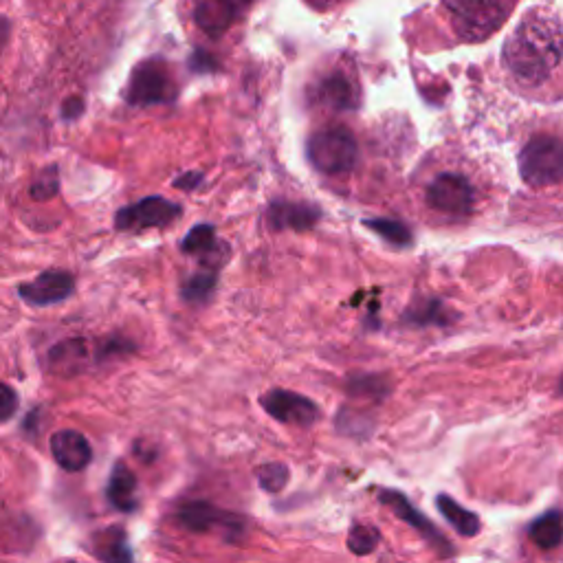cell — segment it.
Here are the masks:
<instances>
[{"label": "cell", "mask_w": 563, "mask_h": 563, "mask_svg": "<svg viewBox=\"0 0 563 563\" xmlns=\"http://www.w3.org/2000/svg\"><path fill=\"white\" fill-rule=\"evenodd\" d=\"M561 55V20L548 9H533L517 22L502 51L504 66L524 86L548 82L559 69Z\"/></svg>", "instance_id": "cell-1"}, {"label": "cell", "mask_w": 563, "mask_h": 563, "mask_svg": "<svg viewBox=\"0 0 563 563\" xmlns=\"http://www.w3.org/2000/svg\"><path fill=\"white\" fill-rule=\"evenodd\" d=\"M451 27L465 42L491 38L515 7V0H443Z\"/></svg>", "instance_id": "cell-2"}, {"label": "cell", "mask_w": 563, "mask_h": 563, "mask_svg": "<svg viewBox=\"0 0 563 563\" xmlns=\"http://www.w3.org/2000/svg\"><path fill=\"white\" fill-rule=\"evenodd\" d=\"M306 157L317 172L328 176L346 174L355 168L359 157L357 139L346 126L319 128L306 143Z\"/></svg>", "instance_id": "cell-3"}, {"label": "cell", "mask_w": 563, "mask_h": 563, "mask_svg": "<svg viewBox=\"0 0 563 563\" xmlns=\"http://www.w3.org/2000/svg\"><path fill=\"white\" fill-rule=\"evenodd\" d=\"M179 93L170 66L161 58H148L135 66L126 88V102L130 106L168 104Z\"/></svg>", "instance_id": "cell-4"}, {"label": "cell", "mask_w": 563, "mask_h": 563, "mask_svg": "<svg viewBox=\"0 0 563 563\" xmlns=\"http://www.w3.org/2000/svg\"><path fill=\"white\" fill-rule=\"evenodd\" d=\"M520 174L524 183L548 187L561 183L563 146L557 137L537 135L520 152Z\"/></svg>", "instance_id": "cell-5"}, {"label": "cell", "mask_w": 563, "mask_h": 563, "mask_svg": "<svg viewBox=\"0 0 563 563\" xmlns=\"http://www.w3.org/2000/svg\"><path fill=\"white\" fill-rule=\"evenodd\" d=\"M181 214V205L161 196H148L135 205L119 209L115 216V227L119 231H143L152 227H165L174 223Z\"/></svg>", "instance_id": "cell-6"}, {"label": "cell", "mask_w": 563, "mask_h": 563, "mask_svg": "<svg viewBox=\"0 0 563 563\" xmlns=\"http://www.w3.org/2000/svg\"><path fill=\"white\" fill-rule=\"evenodd\" d=\"M311 99L317 106L335 110V113H350L361 104V88L355 77L346 71H330L313 84Z\"/></svg>", "instance_id": "cell-7"}, {"label": "cell", "mask_w": 563, "mask_h": 563, "mask_svg": "<svg viewBox=\"0 0 563 563\" xmlns=\"http://www.w3.org/2000/svg\"><path fill=\"white\" fill-rule=\"evenodd\" d=\"M427 205L447 216H467L473 209V187L462 174H440L429 185Z\"/></svg>", "instance_id": "cell-8"}, {"label": "cell", "mask_w": 563, "mask_h": 563, "mask_svg": "<svg viewBox=\"0 0 563 563\" xmlns=\"http://www.w3.org/2000/svg\"><path fill=\"white\" fill-rule=\"evenodd\" d=\"M75 291L73 273L62 269L42 271L36 280L20 284L18 295L31 306H51L60 304Z\"/></svg>", "instance_id": "cell-9"}, {"label": "cell", "mask_w": 563, "mask_h": 563, "mask_svg": "<svg viewBox=\"0 0 563 563\" xmlns=\"http://www.w3.org/2000/svg\"><path fill=\"white\" fill-rule=\"evenodd\" d=\"M262 407L267 410V414L275 418V421H280L284 425L311 427L319 416L317 405L311 399L289 390L267 392L262 396Z\"/></svg>", "instance_id": "cell-10"}, {"label": "cell", "mask_w": 563, "mask_h": 563, "mask_svg": "<svg viewBox=\"0 0 563 563\" xmlns=\"http://www.w3.org/2000/svg\"><path fill=\"white\" fill-rule=\"evenodd\" d=\"M251 0H198L194 22L205 36L220 38L249 9Z\"/></svg>", "instance_id": "cell-11"}, {"label": "cell", "mask_w": 563, "mask_h": 563, "mask_svg": "<svg viewBox=\"0 0 563 563\" xmlns=\"http://www.w3.org/2000/svg\"><path fill=\"white\" fill-rule=\"evenodd\" d=\"M381 502L388 504L390 509L396 513V517H399V520H403V522H407L410 526H414L416 531L421 533L429 544L436 546V548L440 550V553H443V555H451V553H454L447 539L436 531V526H434L432 522H429L421 511H416L414 504H412L410 500H407L403 493H399V491H381Z\"/></svg>", "instance_id": "cell-12"}, {"label": "cell", "mask_w": 563, "mask_h": 563, "mask_svg": "<svg viewBox=\"0 0 563 563\" xmlns=\"http://www.w3.org/2000/svg\"><path fill=\"white\" fill-rule=\"evenodd\" d=\"M51 454L64 471H82L93 458L91 443L75 429H62L51 436Z\"/></svg>", "instance_id": "cell-13"}, {"label": "cell", "mask_w": 563, "mask_h": 563, "mask_svg": "<svg viewBox=\"0 0 563 563\" xmlns=\"http://www.w3.org/2000/svg\"><path fill=\"white\" fill-rule=\"evenodd\" d=\"M322 218V212L319 207L311 205V203H295V201H273L269 212H267V220L269 225L275 231H306L319 223Z\"/></svg>", "instance_id": "cell-14"}, {"label": "cell", "mask_w": 563, "mask_h": 563, "mask_svg": "<svg viewBox=\"0 0 563 563\" xmlns=\"http://www.w3.org/2000/svg\"><path fill=\"white\" fill-rule=\"evenodd\" d=\"M179 520L185 528H190L194 533H207L209 528L216 524H225V528L231 531H242V526H231V522L236 520L234 515H223V511H218L216 506H212L209 502H187L181 506L179 511Z\"/></svg>", "instance_id": "cell-15"}, {"label": "cell", "mask_w": 563, "mask_h": 563, "mask_svg": "<svg viewBox=\"0 0 563 563\" xmlns=\"http://www.w3.org/2000/svg\"><path fill=\"white\" fill-rule=\"evenodd\" d=\"M93 555L104 563H135L128 535L121 526H110L93 535Z\"/></svg>", "instance_id": "cell-16"}, {"label": "cell", "mask_w": 563, "mask_h": 563, "mask_svg": "<svg viewBox=\"0 0 563 563\" xmlns=\"http://www.w3.org/2000/svg\"><path fill=\"white\" fill-rule=\"evenodd\" d=\"M106 495H108V502L121 513H132L139 506L137 478H135V473L124 465V462L115 465L113 473H110Z\"/></svg>", "instance_id": "cell-17"}, {"label": "cell", "mask_w": 563, "mask_h": 563, "mask_svg": "<svg viewBox=\"0 0 563 563\" xmlns=\"http://www.w3.org/2000/svg\"><path fill=\"white\" fill-rule=\"evenodd\" d=\"M436 506H438L440 515H443L462 537H473L480 533V517L467 511L465 506L458 504L456 500H451L449 495L440 493L436 498Z\"/></svg>", "instance_id": "cell-18"}, {"label": "cell", "mask_w": 563, "mask_h": 563, "mask_svg": "<svg viewBox=\"0 0 563 563\" xmlns=\"http://www.w3.org/2000/svg\"><path fill=\"white\" fill-rule=\"evenodd\" d=\"M528 533H531V539L539 546V548H557L561 544V535H563V528H561V513L559 511H550L546 515L539 517L528 528Z\"/></svg>", "instance_id": "cell-19"}, {"label": "cell", "mask_w": 563, "mask_h": 563, "mask_svg": "<svg viewBox=\"0 0 563 563\" xmlns=\"http://www.w3.org/2000/svg\"><path fill=\"white\" fill-rule=\"evenodd\" d=\"M363 225H366L372 231H377V234L383 240H388L390 245L407 247L412 242V231H410V227L403 225L401 220H394V218H368V220H363Z\"/></svg>", "instance_id": "cell-20"}, {"label": "cell", "mask_w": 563, "mask_h": 563, "mask_svg": "<svg viewBox=\"0 0 563 563\" xmlns=\"http://www.w3.org/2000/svg\"><path fill=\"white\" fill-rule=\"evenodd\" d=\"M216 278H218L216 269L194 273L192 278L183 284V297L192 304H205L216 289Z\"/></svg>", "instance_id": "cell-21"}, {"label": "cell", "mask_w": 563, "mask_h": 563, "mask_svg": "<svg viewBox=\"0 0 563 563\" xmlns=\"http://www.w3.org/2000/svg\"><path fill=\"white\" fill-rule=\"evenodd\" d=\"M216 247V229L212 225H196L183 240V253L190 256H212Z\"/></svg>", "instance_id": "cell-22"}, {"label": "cell", "mask_w": 563, "mask_h": 563, "mask_svg": "<svg viewBox=\"0 0 563 563\" xmlns=\"http://www.w3.org/2000/svg\"><path fill=\"white\" fill-rule=\"evenodd\" d=\"M60 192V170H58V165H49V168H44L36 179H33L31 183V198L33 201H51L53 196H58Z\"/></svg>", "instance_id": "cell-23"}, {"label": "cell", "mask_w": 563, "mask_h": 563, "mask_svg": "<svg viewBox=\"0 0 563 563\" xmlns=\"http://www.w3.org/2000/svg\"><path fill=\"white\" fill-rule=\"evenodd\" d=\"M377 544H379V531L374 526L357 524L348 535V548L359 557L370 555L372 550L377 548Z\"/></svg>", "instance_id": "cell-24"}, {"label": "cell", "mask_w": 563, "mask_h": 563, "mask_svg": "<svg viewBox=\"0 0 563 563\" xmlns=\"http://www.w3.org/2000/svg\"><path fill=\"white\" fill-rule=\"evenodd\" d=\"M258 482L264 491L280 493L289 482V469L282 462H269L258 469Z\"/></svg>", "instance_id": "cell-25"}, {"label": "cell", "mask_w": 563, "mask_h": 563, "mask_svg": "<svg viewBox=\"0 0 563 563\" xmlns=\"http://www.w3.org/2000/svg\"><path fill=\"white\" fill-rule=\"evenodd\" d=\"M445 308L438 300L423 302L421 306H414L410 313H407V322L412 324H445Z\"/></svg>", "instance_id": "cell-26"}, {"label": "cell", "mask_w": 563, "mask_h": 563, "mask_svg": "<svg viewBox=\"0 0 563 563\" xmlns=\"http://www.w3.org/2000/svg\"><path fill=\"white\" fill-rule=\"evenodd\" d=\"M18 410V394L11 385L0 381V423L9 421Z\"/></svg>", "instance_id": "cell-27"}, {"label": "cell", "mask_w": 563, "mask_h": 563, "mask_svg": "<svg viewBox=\"0 0 563 563\" xmlns=\"http://www.w3.org/2000/svg\"><path fill=\"white\" fill-rule=\"evenodd\" d=\"M190 69L196 73H212L216 71V60L207 51H194L190 58Z\"/></svg>", "instance_id": "cell-28"}, {"label": "cell", "mask_w": 563, "mask_h": 563, "mask_svg": "<svg viewBox=\"0 0 563 563\" xmlns=\"http://www.w3.org/2000/svg\"><path fill=\"white\" fill-rule=\"evenodd\" d=\"M84 99L82 97H77V95H73V97H69L66 99V102L62 104V119H77L80 117L82 113H84Z\"/></svg>", "instance_id": "cell-29"}, {"label": "cell", "mask_w": 563, "mask_h": 563, "mask_svg": "<svg viewBox=\"0 0 563 563\" xmlns=\"http://www.w3.org/2000/svg\"><path fill=\"white\" fill-rule=\"evenodd\" d=\"M201 181H203L201 172H187L174 181V187H179V190H194V187L201 185Z\"/></svg>", "instance_id": "cell-30"}, {"label": "cell", "mask_w": 563, "mask_h": 563, "mask_svg": "<svg viewBox=\"0 0 563 563\" xmlns=\"http://www.w3.org/2000/svg\"><path fill=\"white\" fill-rule=\"evenodd\" d=\"M9 38H11V22L5 16H0V60H3V55L9 47Z\"/></svg>", "instance_id": "cell-31"}, {"label": "cell", "mask_w": 563, "mask_h": 563, "mask_svg": "<svg viewBox=\"0 0 563 563\" xmlns=\"http://www.w3.org/2000/svg\"><path fill=\"white\" fill-rule=\"evenodd\" d=\"M304 3H306L308 7L317 9V11H328V9H333V7L344 3V0H304Z\"/></svg>", "instance_id": "cell-32"}, {"label": "cell", "mask_w": 563, "mask_h": 563, "mask_svg": "<svg viewBox=\"0 0 563 563\" xmlns=\"http://www.w3.org/2000/svg\"><path fill=\"white\" fill-rule=\"evenodd\" d=\"M66 563H77V561H66Z\"/></svg>", "instance_id": "cell-33"}]
</instances>
